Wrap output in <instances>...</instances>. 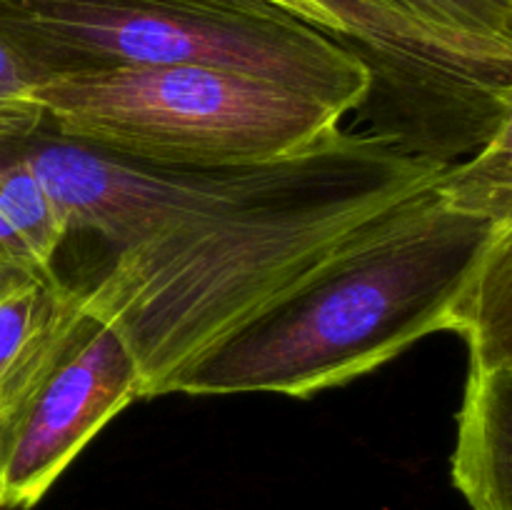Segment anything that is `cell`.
<instances>
[{
  "label": "cell",
  "instance_id": "1",
  "mask_svg": "<svg viewBox=\"0 0 512 510\" xmlns=\"http://www.w3.org/2000/svg\"><path fill=\"white\" fill-rule=\"evenodd\" d=\"M445 168L390 133L338 128L278 163L228 170L203 203L110 250L75 295L125 340L140 398H160L205 350Z\"/></svg>",
  "mask_w": 512,
  "mask_h": 510
},
{
  "label": "cell",
  "instance_id": "2",
  "mask_svg": "<svg viewBox=\"0 0 512 510\" xmlns=\"http://www.w3.org/2000/svg\"><path fill=\"white\" fill-rule=\"evenodd\" d=\"M443 178L365 225L303 283L205 350L168 395L310 398L438 330H458L512 218L463 203Z\"/></svg>",
  "mask_w": 512,
  "mask_h": 510
},
{
  "label": "cell",
  "instance_id": "3",
  "mask_svg": "<svg viewBox=\"0 0 512 510\" xmlns=\"http://www.w3.org/2000/svg\"><path fill=\"white\" fill-rule=\"evenodd\" d=\"M8 35L43 78L123 65H203L255 75L343 115L373 70L350 45L268 0H0Z\"/></svg>",
  "mask_w": 512,
  "mask_h": 510
},
{
  "label": "cell",
  "instance_id": "4",
  "mask_svg": "<svg viewBox=\"0 0 512 510\" xmlns=\"http://www.w3.org/2000/svg\"><path fill=\"white\" fill-rule=\"evenodd\" d=\"M58 138L183 170H240L298 155L345 115L255 75L203 65H123L33 88Z\"/></svg>",
  "mask_w": 512,
  "mask_h": 510
},
{
  "label": "cell",
  "instance_id": "5",
  "mask_svg": "<svg viewBox=\"0 0 512 510\" xmlns=\"http://www.w3.org/2000/svg\"><path fill=\"white\" fill-rule=\"evenodd\" d=\"M140 373L113 325L70 303L0 390V510H30L133 400Z\"/></svg>",
  "mask_w": 512,
  "mask_h": 510
},
{
  "label": "cell",
  "instance_id": "6",
  "mask_svg": "<svg viewBox=\"0 0 512 510\" xmlns=\"http://www.w3.org/2000/svg\"><path fill=\"white\" fill-rule=\"evenodd\" d=\"M13 148L45 185L68 235L93 233L110 250L200 205L228 173L163 168L58 135L43 138V130Z\"/></svg>",
  "mask_w": 512,
  "mask_h": 510
},
{
  "label": "cell",
  "instance_id": "7",
  "mask_svg": "<svg viewBox=\"0 0 512 510\" xmlns=\"http://www.w3.org/2000/svg\"><path fill=\"white\" fill-rule=\"evenodd\" d=\"M455 333L468 343V380L453 485L473 510H512V235L490 253Z\"/></svg>",
  "mask_w": 512,
  "mask_h": 510
},
{
  "label": "cell",
  "instance_id": "8",
  "mask_svg": "<svg viewBox=\"0 0 512 510\" xmlns=\"http://www.w3.org/2000/svg\"><path fill=\"white\" fill-rule=\"evenodd\" d=\"M323 33L343 40L373 70L378 85L388 73L393 85L413 90L415 105L458 123L465 133L480 128L512 103V88L495 83L475 65L445 48L433 35L395 15L378 0H268ZM373 85V90H375Z\"/></svg>",
  "mask_w": 512,
  "mask_h": 510
},
{
  "label": "cell",
  "instance_id": "9",
  "mask_svg": "<svg viewBox=\"0 0 512 510\" xmlns=\"http://www.w3.org/2000/svg\"><path fill=\"white\" fill-rule=\"evenodd\" d=\"M403 20L512 88V0H378Z\"/></svg>",
  "mask_w": 512,
  "mask_h": 510
},
{
  "label": "cell",
  "instance_id": "10",
  "mask_svg": "<svg viewBox=\"0 0 512 510\" xmlns=\"http://www.w3.org/2000/svg\"><path fill=\"white\" fill-rule=\"evenodd\" d=\"M0 218L23 240L35 263L55 273L53 260L68 228L45 185L13 145H0Z\"/></svg>",
  "mask_w": 512,
  "mask_h": 510
},
{
  "label": "cell",
  "instance_id": "11",
  "mask_svg": "<svg viewBox=\"0 0 512 510\" xmlns=\"http://www.w3.org/2000/svg\"><path fill=\"white\" fill-rule=\"evenodd\" d=\"M73 285L58 275L0 290V390L40 348L70 303Z\"/></svg>",
  "mask_w": 512,
  "mask_h": 510
},
{
  "label": "cell",
  "instance_id": "12",
  "mask_svg": "<svg viewBox=\"0 0 512 510\" xmlns=\"http://www.w3.org/2000/svg\"><path fill=\"white\" fill-rule=\"evenodd\" d=\"M43 80L38 65L0 33V145L30 140L45 128L43 110L33 98V88Z\"/></svg>",
  "mask_w": 512,
  "mask_h": 510
}]
</instances>
